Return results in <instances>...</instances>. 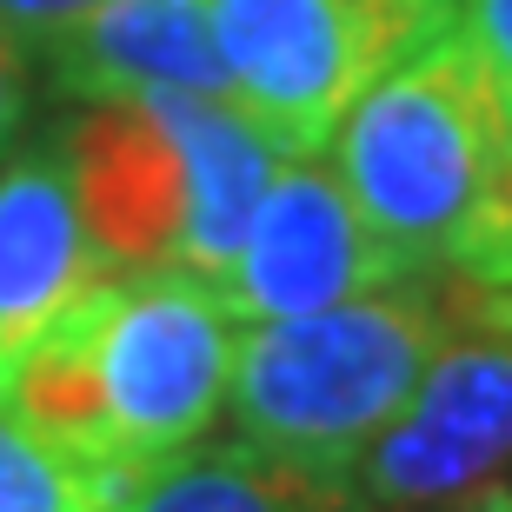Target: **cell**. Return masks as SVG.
Instances as JSON below:
<instances>
[{
	"instance_id": "obj_17",
	"label": "cell",
	"mask_w": 512,
	"mask_h": 512,
	"mask_svg": "<svg viewBox=\"0 0 512 512\" xmlns=\"http://www.w3.org/2000/svg\"><path fill=\"white\" fill-rule=\"evenodd\" d=\"M346 512H373V506H353V499H346Z\"/></svg>"
},
{
	"instance_id": "obj_15",
	"label": "cell",
	"mask_w": 512,
	"mask_h": 512,
	"mask_svg": "<svg viewBox=\"0 0 512 512\" xmlns=\"http://www.w3.org/2000/svg\"><path fill=\"white\" fill-rule=\"evenodd\" d=\"M27 107H34V54L0 27V153H7V140L20 133Z\"/></svg>"
},
{
	"instance_id": "obj_4",
	"label": "cell",
	"mask_w": 512,
	"mask_h": 512,
	"mask_svg": "<svg viewBox=\"0 0 512 512\" xmlns=\"http://www.w3.org/2000/svg\"><path fill=\"white\" fill-rule=\"evenodd\" d=\"M506 167V100L459 27L386 67L333 133V173L399 273H439Z\"/></svg>"
},
{
	"instance_id": "obj_11",
	"label": "cell",
	"mask_w": 512,
	"mask_h": 512,
	"mask_svg": "<svg viewBox=\"0 0 512 512\" xmlns=\"http://www.w3.org/2000/svg\"><path fill=\"white\" fill-rule=\"evenodd\" d=\"M133 486V466L67 453L0 399V512H120Z\"/></svg>"
},
{
	"instance_id": "obj_9",
	"label": "cell",
	"mask_w": 512,
	"mask_h": 512,
	"mask_svg": "<svg viewBox=\"0 0 512 512\" xmlns=\"http://www.w3.org/2000/svg\"><path fill=\"white\" fill-rule=\"evenodd\" d=\"M34 80L54 100H127V94H220L227 60L213 47L207 0H107L34 47Z\"/></svg>"
},
{
	"instance_id": "obj_12",
	"label": "cell",
	"mask_w": 512,
	"mask_h": 512,
	"mask_svg": "<svg viewBox=\"0 0 512 512\" xmlns=\"http://www.w3.org/2000/svg\"><path fill=\"white\" fill-rule=\"evenodd\" d=\"M446 273H459L479 293H512V167L473 207V220L459 227L453 253H446Z\"/></svg>"
},
{
	"instance_id": "obj_7",
	"label": "cell",
	"mask_w": 512,
	"mask_h": 512,
	"mask_svg": "<svg viewBox=\"0 0 512 512\" xmlns=\"http://www.w3.org/2000/svg\"><path fill=\"white\" fill-rule=\"evenodd\" d=\"M380 280H399V266L360 220L340 173L320 167V153H286L240 233L220 300L240 326H253L353 300Z\"/></svg>"
},
{
	"instance_id": "obj_3",
	"label": "cell",
	"mask_w": 512,
	"mask_h": 512,
	"mask_svg": "<svg viewBox=\"0 0 512 512\" xmlns=\"http://www.w3.org/2000/svg\"><path fill=\"white\" fill-rule=\"evenodd\" d=\"M453 326L459 280L446 266L399 273L293 320L240 326L227 380L233 433L286 466L346 486V473L406 406V393L419 386L426 360L446 346Z\"/></svg>"
},
{
	"instance_id": "obj_1",
	"label": "cell",
	"mask_w": 512,
	"mask_h": 512,
	"mask_svg": "<svg viewBox=\"0 0 512 512\" xmlns=\"http://www.w3.org/2000/svg\"><path fill=\"white\" fill-rule=\"evenodd\" d=\"M233 340L240 320L220 286L180 266L100 273L7 366L0 399L67 453L147 473L227 413Z\"/></svg>"
},
{
	"instance_id": "obj_2",
	"label": "cell",
	"mask_w": 512,
	"mask_h": 512,
	"mask_svg": "<svg viewBox=\"0 0 512 512\" xmlns=\"http://www.w3.org/2000/svg\"><path fill=\"white\" fill-rule=\"evenodd\" d=\"M54 140L107 273L180 266L207 286L227 280L266 180L286 160L280 140L220 94L80 100Z\"/></svg>"
},
{
	"instance_id": "obj_8",
	"label": "cell",
	"mask_w": 512,
	"mask_h": 512,
	"mask_svg": "<svg viewBox=\"0 0 512 512\" xmlns=\"http://www.w3.org/2000/svg\"><path fill=\"white\" fill-rule=\"evenodd\" d=\"M100 273L60 140L40 133L14 147L0 160V380Z\"/></svg>"
},
{
	"instance_id": "obj_13",
	"label": "cell",
	"mask_w": 512,
	"mask_h": 512,
	"mask_svg": "<svg viewBox=\"0 0 512 512\" xmlns=\"http://www.w3.org/2000/svg\"><path fill=\"white\" fill-rule=\"evenodd\" d=\"M453 27L486 67V80H493V94L506 100V120H512V0H453Z\"/></svg>"
},
{
	"instance_id": "obj_6",
	"label": "cell",
	"mask_w": 512,
	"mask_h": 512,
	"mask_svg": "<svg viewBox=\"0 0 512 512\" xmlns=\"http://www.w3.org/2000/svg\"><path fill=\"white\" fill-rule=\"evenodd\" d=\"M459 280V273H453ZM459 320L380 439L346 473V499L373 512H453L512 473V320L473 313L459 286Z\"/></svg>"
},
{
	"instance_id": "obj_14",
	"label": "cell",
	"mask_w": 512,
	"mask_h": 512,
	"mask_svg": "<svg viewBox=\"0 0 512 512\" xmlns=\"http://www.w3.org/2000/svg\"><path fill=\"white\" fill-rule=\"evenodd\" d=\"M94 7H107V0H0V27H7V34L34 54V47H47L54 34L80 27Z\"/></svg>"
},
{
	"instance_id": "obj_5",
	"label": "cell",
	"mask_w": 512,
	"mask_h": 512,
	"mask_svg": "<svg viewBox=\"0 0 512 512\" xmlns=\"http://www.w3.org/2000/svg\"><path fill=\"white\" fill-rule=\"evenodd\" d=\"M233 100L280 153H326L353 100L453 27V0H207Z\"/></svg>"
},
{
	"instance_id": "obj_16",
	"label": "cell",
	"mask_w": 512,
	"mask_h": 512,
	"mask_svg": "<svg viewBox=\"0 0 512 512\" xmlns=\"http://www.w3.org/2000/svg\"><path fill=\"white\" fill-rule=\"evenodd\" d=\"M453 512H512V486L499 479V486H486V493H473V499H459Z\"/></svg>"
},
{
	"instance_id": "obj_10",
	"label": "cell",
	"mask_w": 512,
	"mask_h": 512,
	"mask_svg": "<svg viewBox=\"0 0 512 512\" xmlns=\"http://www.w3.org/2000/svg\"><path fill=\"white\" fill-rule=\"evenodd\" d=\"M120 512H346V486L286 466L233 433L147 466Z\"/></svg>"
}]
</instances>
